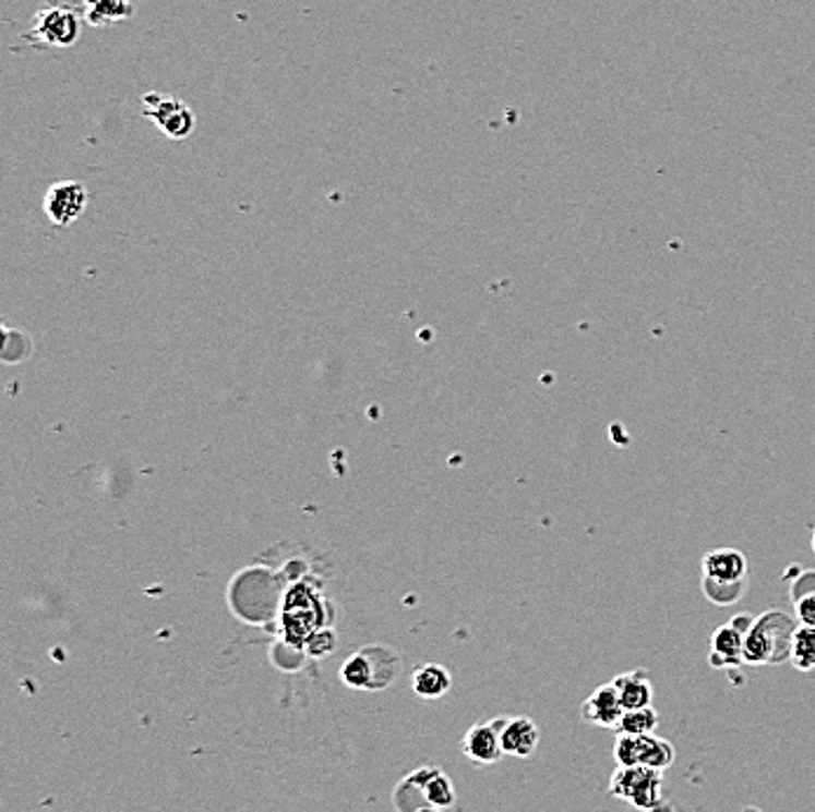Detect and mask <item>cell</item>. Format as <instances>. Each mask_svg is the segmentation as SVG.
I'll return each mask as SVG.
<instances>
[{"label":"cell","instance_id":"cell-12","mask_svg":"<svg viewBox=\"0 0 815 812\" xmlns=\"http://www.w3.org/2000/svg\"><path fill=\"white\" fill-rule=\"evenodd\" d=\"M541 740V730L530 716H511L502 722V747L506 756L530 759Z\"/></svg>","mask_w":815,"mask_h":812},{"label":"cell","instance_id":"cell-8","mask_svg":"<svg viewBox=\"0 0 815 812\" xmlns=\"http://www.w3.org/2000/svg\"><path fill=\"white\" fill-rule=\"evenodd\" d=\"M502 722L504 716L486 724H476L462 738V752L476 766H494V763L502 761V756H506L502 747Z\"/></svg>","mask_w":815,"mask_h":812},{"label":"cell","instance_id":"cell-18","mask_svg":"<svg viewBox=\"0 0 815 812\" xmlns=\"http://www.w3.org/2000/svg\"><path fill=\"white\" fill-rule=\"evenodd\" d=\"M747 581H741V583H719V581H710V579H703L700 577V591L703 595H706L708 602L717 604V607H731V604H736L743 599L745 591H747Z\"/></svg>","mask_w":815,"mask_h":812},{"label":"cell","instance_id":"cell-15","mask_svg":"<svg viewBox=\"0 0 815 812\" xmlns=\"http://www.w3.org/2000/svg\"><path fill=\"white\" fill-rule=\"evenodd\" d=\"M453 689V677L439 663H427L412 675V691L420 698L436 700Z\"/></svg>","mask_w":815,"mask_h":812},{"label":"cell","instance_id":"cell-6","mask_svg":"<svg viewBox=\"0 0 815 812\" xmlns=\"http://www.w3.org/2000/svg\"><path fill=\"white\" fill-rule=\"evenodd\" d=\"M755 616L739 614L729 623L719 626L710 637V654L708 663L715 670H733V667L745 665L743 649H745V632L753 626Z\"/></svg>","mask_w":815,"mask_h":812},{"label":"cell","instance_id":"cell-16","mask_svg":"<svg viewBox=\"0 0 815 812\" xmlns=\"http://www.w3.org/2000/svg\"><path fill=\"white\" fill-rule=\"evenodd\" d=\"M790 663L799 672L815 670V626H796Z\"/></svg>","mask_w":815,"mask_h":812},{"label":"cell","instance_id":"cell-5","mask_svg":"<svg viewBox=\"0 0 815 812\" xmlns=\"http://www.w3.org/2000/svg\"><path fill=\"white\" fill-rule=\"evenodd\" d=\"M143 116H146L159 132L171 141H183L195 132V113L185 101L176 97H165V94L151 92L143 97Z\"/></svg>","mask_w":815,"mask_h":812},{"label":"cell","instance_id":"cell-19","mask_svg":"<svg viewBox=\"0 0 815 812\" xmlns=\"http://www.w3.org/2000/svg\"><path fill=\"white\" fill-rule=\"evenodd\" d=\"M343 679L351 689H373V677H371V660L369 651L349 656L343 665Z\"/></svg>","mask_w":815,"mask_h":812},{"label":"cell","instance_id":"cell-11","mask_svg":"<svg viewBox=\"0 0 815 812\" xmlns=\"http://www.w3.org/2000/svg\"><path fill=\"white\" fill-rule=\"evenodd\" d=\"M623 712L626 710H623L621 705V698H619L614 681L602 683V687H598L594 693H590L582 705L584 722L600 726V728H616Z\"/></svg>","mask_w":815,"mask_h":812},{"label":"cell","instance_id":"cell-4","mask_svg":"<svg viewBox=\"0 0 815 812\" xmlns=\"http://www.w3.org/2000/svg\"><path fill=\"white\" fill-rule=\"evenodd\" d=\"M675 747L657 734L628 736L619 734L614 740L616 766H649L668 771L675 763Z\"/></svg>","mask_w":815,"mask_h":812},{"label":"cell","instance_id":"cell-14","mask_svg":"<svg viewBox=\"0 0 815 812\" xmlns=\"http://www.w3.org/2000/svg\"><path fill=\"white\" fill-rule=\"evenodd\" d=\"M132 0H83V14L89 26H113L134 17Z\"/></svg>","mask_w":815,"mask_h":812},{"label":"cell","instance_id":"cell-7","mask_svg":"<svg viewBox=\"0 0 815 812\" xmlns=\"http://www.w3.org/2000/svg\"><path fill=\"white\" fill-rule=\"evenodd\" d=\"M87 204H89V193H87L85 183L59 181L50 185V190L45 193L43 211L55 228L63 230V228L73 226L75 220H80V216H83L87 209Z\"/></svg>","mask_w":815,"mask_h":812},{"label":"cell","instance_id":"cell-13","mask_svg":"<svg viewBox=\"0 0 815 812\" xmlns=\"http://www.w3.org/2000/svg\"><path fill=\"white\" fill-rule=\"evenodd\" d=\"M612 681L619 691L623 710H637V707L651 705L654 683L647 670L623 672V675H616Z\"/></svg>","mask_w":815,"mask_h":812},{"label":"cell","instance_id":"cell-2","mask_svg":"<svg viewBox=\"0 0 815 812\" xmlns=\"http://www.w3.org/2000/svg\"><path fill=\"white\" fill-rule=\"evenodd\" d=\"M610 793L637 810L663 805V771L649 766H616L610 779Z\"/></svg>","mask_w":815,"mask_h":812},{"label":"cell","instance_id":"cell-17","mask_svg":"<svg viewBox=\"0 0 815 812\" xmlns=\"http://www.w3.org/2000/svg\"><path fill=\"white\" fill-rule=\"evenodd\" d=\"M657 728H659V712L651 705H647V707L623 712L621 722L616 726V734L647 736V734H657Z\"/></svg>","mask_w":815,"mask_h":812},{"label":"cell","instance_id":"cell-21","mask_svg":"<svg viewBox=\"0 0 815 812\" xmlns=\"http://www.w3.org/2000/svg\"><path fill=\"white\" fill-rule=\"evenodd\" d=\"M811 548H813V553H815V530H813V536H811Z\"/></svg>","mask_w":815,"mask_h":812},{"label":"cell","instance_id":"cell-3","mask_svg":"<svg viewBox=\"0 0 815 812\" xmlns=\"http://www.w3.org/2000/svg\"><path fill=\"white\" fill-rule=\"evenodd\" d=\"M83 20L73 5H47L34 14L28 38L45 47H71L83 34Z\"/></svg>","mask_w":815,"mask_h":812},{"label":"cell","instance_id":"cell-1","mask_svg":"<svg viewBox=\"0 0 815 812\" xmlns=\"http://www.w3.org/2000/svg\"><path fill=\"white\" fill-rule=\"evenodd\" d=\"M796 620L786 611H764L755 616L745 632L743 658L745 665H780L790 663Z\"/></svg>","mask_w":815,"mask_h":812},{"label":"cell","instance_id":"cell-10","mask_svg":"<svg viewBox=\"0 0 815 812\" xmlns=\"http://www.w3.org/2000/svg\"><path fill=\"white\" fill-rule=\"evenodd\" d=\"M406 783L412 789H418L427 808L447 810V808H453L457 801V793H455L451 777H445V773L439 768L415 771L406 777Z\"/></svg>","mask_w":815,"mask_h":812},{"label":"cell","instance_id":"cell-20","mask_svg":"<svg viewBox=\"0 0 815 812\" xmlns=\"http://www.w3.org/2000/svg\"><path fill=\"white\" fill-rule=\"evenodd\" d=\"M794 614L799 626H815V591L794 599Z\"/></svg>","mask_w":815,"mask_h":812},{"label":"cell","instance_id":"cell-9","mask_svg":"<svg viewBox=\"0 0 815 812\" xmlns=\"http://www.w3.org/2000/svg\"><path fill=\"white\" fill-rule=\"evenodd\" d=\"M747 557L739 548H715L703 555L700 577L719 583L747 581Z\"/></svg>","mask_w":815,"mask_h":812}]
</instances>
